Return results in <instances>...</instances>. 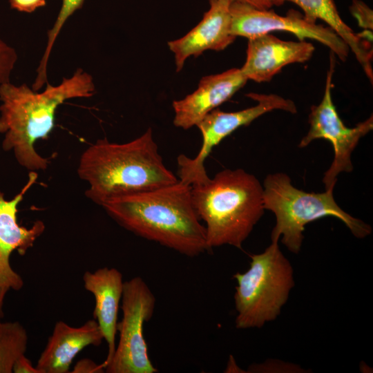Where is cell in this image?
<instances>
[{
  "mask_svg": "<svg viewBox=\"0 0 373 373\" xmlns=\"http://www.w3.org/2000/svg\"><path fill=\"white\" fill-rule=\"evenodd\" d=\"M37 175L36 171H30L26 183L11 200H6L0 191V287L9 291H19L24 284L21 275L10 264L12 254L17 251L21 256L25 255L46 228L40 220L35 221L29 228L17 221L18 206L36 182Z\"/></svg>",
  "mask_w": 373,
  "mask_h": 373,
  "instance_id": "11",
  "label": "cell"
},
{
  "mask_svg": "<svg viewBox=\"0 0 373 373\" xmlns=\"http://www.w3.org/2000/svg\"><path fill=\"white\" fill-rule=\"evenodd\" d=\"M231 33L235 37L250 39L272 31H286L300 41L316 40L328 47L342 61H346L350 48L329 26L307 20L303 15L290 10L280 16L272 10H259L248 4L233 1L230 6Z\"/></svg>",
  "mask_w": 373,
  "mask_h": 373,
  "instance_id": "10",
  "label": "cell"
},
{
  "mask_svg": "<svg viewBox=\"0 0 373 373\" xmlns=\"http://www.w3.org/2000/svg\"><path fill=\"white\" fill-rule=\"evenodd\" d=\"M265 209L276 217L271 233V242L278 241L292 253L298 254L304 238L305 227L323 217L332 216L342 221L358 238L372 233L371 227L343 211L336 202L333 190L309 193L296 188L284 173L269 174L263 183Z\"/></svg>",
  "mask_w": 373,
  "mask_h": 373,
  "instance_id": "5",
  "label": "cell"
},
{
  "mask_svg": "<svg viewBox=\"0 0 373 373\" xmlns=\"http://www.w3.org/2000/svg\"><path fill=\"white\" fill-rule=\"evenodd\" d=\"M233 0H209V9L200 22L184 37L168 42L174 55L176 71H180L186 60L203 52L220 51L233 42L231 33L230 6Z\"/></svg>",
  "mask_w": 373,
  "mask_h": 373,
  "instance_id": "14",
  "label": "cell"
},
{
  "mask_svg": "<svg viewBox=\"0 0 373 373\" xmlns=\"http://www.w3.org/2000/svg\"><path fill=\"white\" fill-rule=\"evenodd\" d=\"M247 96L257 102L255 106L235 112L216 108L197 124L202 137V146L196 156L190 158L180 154L178 158L179 180L190 186L204 182L208 176L204 162L213 149L238 128L248 126L258 117L274 110L291 113L297 112L294 102L276 94L251 93Z\"/></svg>",
  "mask_w": 373,
  "mask_h": 373,
  "instance_id": "8",
  "label": "cell"
},
{
  "mask_svg": "<svg viewBox=\"0 0 373 373\" xmlns=\"http://www.w3.org/2000/svg\"><path fill=\"white\" fill-rule=\"evenodd\" d=\"M286 1L300 7L307 20L316 23L318 19H321L326 23L349 46L367 77L371 81L373 79L372 52L358 34L343 21L334 0H271L272 6H281Z\"/></svg>",
  "mask_w": 373,
  "mask_h": 373,
  "instance_id": "17",
  "label": "cell"
},
{
  "mask_svg": "<svg viewBox=\"0 0 373 373\" xmlns=\"http://www.w3.org/2000/svg\"><path fill=\"white\" fill-rule=\"evenodd\" d=\"M104 340L95 319L79 327L57 321L41 353L36 367L41 373H68L73 361L88 346H99Z\"/></svg>",
  "mask_w": 373,
  "mask_h": 373,
  "instance_id": "15",
  "label": "cell"
},
{
  "mask_svg": "<svg viewBox=\"0 0 373 373\" xmlns=\"http://www.w3.org/2000/svg\"><path fill=\"white\" fill-rule=\"evenodd\" d=\"M233 278L237 282L234 301L238 329L260 328L274 321L294 286L292 266L278 241L271 242L262 253L251 255L248 270Z\"/></svg>",
  "mask_w": 373,
  "mask_h": 373,
  "instance_id": "6",
  "label": "cell"
},
{
  "mask_svg": "<svg viewBox=\"0 0 373 373\" xmlns=\"http://www.w3.org/2000/svg\"><path fill=\"white\" fill-rule=\"evenodd\" d=\"M156 299L140 276L124 281L122 318L117 323L119 342L105 366L108 373H155L144 336V325L153 316Z\"/></svg>",
  "mask_w": 373,
  "mask_h": 373,
  "instance_id": "7",
  "label": "cell"
},
{
  "mask_svg": "<svg viewBox=\"0 0 373 373\" xmlns=\"http://www.w3.org/2000/svg\"><path fill=\"white\" fill-rule=\"evenodd\" d=\"M102 207L123 228L180 254L194 257L209 250L204 226L193 204L191 186L180 180L112 198Z\"/></svg>",
  "mask_w": 373,
  "mask_h": 373,
  "instance_id": "1",
  "label": "cell"
},
{
  "mask_svg": "<svg viewBox=\"0 0 373 373\" xmlns=\"http://www.w3.org/2000/svg\"><path fill=\"white\" fill-rule=\"evenodd\" d=\"M103 364H97L90 358H82L77 361L70 372L72 373H102L104 372Z\"/></svg>",
  "mask_w": 373,
  "mask_h": 373,
  "instance_id": "23",
  "label": "cell"
},
{
  "mask_svg": "<svg viewBox=\"0 0 373 373\" xmlns=\"http://www.w3.org/2000/svg\"><path fill=\"white\" fill-rule=\"evenodd\" d=\"M314 50V45L305 40L285 41L262 34L248 39L246 61L240 70L248 80L269 82L284 66L308 61Z\"/></svg>",
  "mask_w": 373,
  "mask_h": 373,
  "instance_id": "12",
  "label": "cell"
},
{
  "mask_svg": "<svg viewBox=\"0 0 373 373\" xmlns=\"http://www.w3.org/2000/svg\"><path fill=\"white\" fill-rule=\"evenodd\" d=\"M191 193L209 249L225 245L242 249L264 213L263 186L242 169L220 171L191 185Z\"/></svg>",
  "mask_w": 373,
  "mask_h": 373,
  "instance_id": "4",
  "label": "cell"
},
{
  "mask_svg": "<svg viewBox=\"0 0 373 373\" xmlns=\"http://www.w3.org/2000/svg\"><path fill=\"white\" fill-rule=\"evenodd\" d=\"M329 61L323 99L318 105L311 107L308 119L309 128L298 144L299 148H305L317 139H325L332 144L334 157L323 178L325 190L334 188L337 176L341 173L353 170L351 155L359 140L373 128L372 115L353 128L346 126L340 118L332 97L335 66L333 52L330 55Z\"/></svg>",
  "mask_w": 373,
  "mask_h": 373,
  "instance_id": "9",
  "label": "cell"
},
{
  "mask_svg": "<svg viewBox=\"0 0 373 373\" xmlns=\"http://www.w3.org/2000/svg\"><path fill=\"white\" fill-rule=\"evenodd\" d=\"M85 0H62L61 8L52 27L47 32V44L37 69V77L33 86L41 88L48 83L47 65L54 44L68 19L82 8Z\"/></svg>",
  "mask_w": 373,
  "mask_h": 373,
  "instance_id": "19",
  "label": "cell"
},
{
  "mask_svg": "<svg viewBox=\"0 0 373 373\" xmlns=\"http://www.w3.org/2000/svg\"><path fill=\"white\" fill-rule=\"evenodd\" d=\"M28 336L19 321H0V373H12L16 359L26 354Z\"/></svg>",
  "mask_w": 373,
  "mask_h": 373,
  "instance_id": "18",
  "label": "cell"
},
{
  "mask_svg": "<svg viewBox=\"0 0 373 373\" xmlns=\"http://www.w3.org/2000/svg\"><path fill=\"white\" fill-rule=\"evenodd\" d=\"M8 289L0 287V321L3 320L4 317V301Z\"/></svg>",
  "mask_w": 373,
  "mask_h": 373,
  "instance_id": "26",
  "label": "cell"
},
{
  "mask_svg": "<svg viewBox=\"0 0 373 373\" xmlns=\"http://www.w3.org/2000/svg\"><path fill=\"white\" fill-rule=\"evenodd\" d=\"M350 10L356 19L359 26L372 30V10L365 3L361 0H352Z\"/></svg>",
  "mask_w": 373,
  "mask_h": 373,
  "instance_id": "21",
  "label": "cell"
},
{
  "mask_svg": "<svg viewBox=\"0 0 373 373\" xmlns=\"http://www.w3.org/2000/svg\"><path fill=\"white\" fill-rule=\"evenodd\" d=\"M248 4L259 10H269L273 6L271 0H233Z\"/></svg>",
  "mask_w": 373,
  "mask_h": 373,
  "instance_id": "25",
  "label": "cell"
},
{
  "mask_svg": "<svg viewBox=\"0 0 373 373\" xmlns=\"http://www.w3.org/2000/svg\"><path fill=\"white\" fill-rule=\"evenodd\" d=\"M14 373H41L40 371L34 366L31 361L26 356V354L19 356L14 363L12 367Z\"/></svg>",
  "mask_w": 373,
  "mask_h": 373,
  "instance_id": "24",
  "label": "cell"
},
{
  "mask_svg": "<svg viewBox=\"0 0 373 373\" xmlns=\"http://www.w3.org/2000/svg\"><path fill=\"white\" fill-rule=\"evenodd\" d=\"M17 58L15 49L0 38V86L10 82Z\"/></svg>",
  "mask_w": 373,
  "mask_h": 373,
  "instance_id": "20",
  "label": "cell"
},
{
  "mask_svg": "<svg viewBox=\"0 0 373 373\" xmlns=\"http://www.w3.org/2000/svg\"><path fill=\"white\" fill-rule=\"evenodd\" d=\"M84 287L95 298L93 318L107 343L108 352L105 366L111 359L115 350L117 332V315L122 300L124 283L122 273L114 267H102L94 271H86L83 275Z\"/></svg>",
  "mask_w": 373,
  "mask_h": 373,
  "instance_id": "16",
  "label": "cell"
},
{
  "mask_svg": "<svg viewBox=\"0 0 373 373\" xmlns=\"http://www.w3.org/2000/svg\"><path fill=\"white\" fill-rule=\"evenodd\" d=\"M77 173L88 183L86 196L100 206L116 196L179 180L165 166L151 128L125 143L97 140L81 155Z\"/></svg>",
  "mask_w": 373,
  "mask_h": 373,
  "instance_id": "3",
  "label": "cell"
},
{
  "mask_svg": "<svg viewBox=\"0 0 373 373\" xmlns=\"http://www.w3.org/2000/svg\"><path fill=\"white\" fill-rule=\"evenodd\" d=\"M10 7L19 12L31 13L44 7L46 0H9Z\"/></svg>",
  "mask_w": 373,
  "mask_h": 373,
  "instance_id": "22",
  "label": "cell"
},
{
  "mask_svg": "<svg viewBox=\"0 0 373 373\" xmlns=\"http://www.w3.org/2000/svg\"><path fill=\"white\" fill-rule=\"evenodd\" d=\"M95 93L92 76L78 68L57 86L47 83L41 93L26 84L10 82L0 86V133L2 148L12 151L17 162L29 171L46 170L48 158L40 155L35 144L46 140L55 127L58 107L73 98L90 97Z\"/></svg>",
  "mask_w": 373,
  "mask_h": 373,
  "instance_id": "2",
  "label": "cell"
},
{
  "mask_svg": "<svg viewBox=\"0 0 373 373\" xmlns=\"http://www.w3.org/2000/svg\"><path fill=\"white\" fill-rule=\"evenodd\" d=\"M247 81L240 68L204 76L194 92L173 101L174 126L184 130L197 126L205 115L229 100Z\"/></svg>",
  "mask_w": 373,
  "mask_h": 373,
  "instance_id": "13",
  "label": "cell"
}]
</instances>
